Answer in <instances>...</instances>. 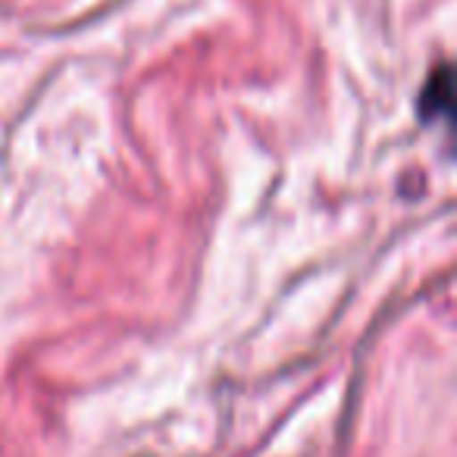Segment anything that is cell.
I'll return each mask as SVG.
<instances>
[{
	"label": "cell",
	"mask_w": 457,
	"mask_h": 457,
	"mask_svg": "<svg viewBox=\"0 0 457 457\" xmlns=\"http://www.w3.org/2000/svg\"><path fill=\"white\" fill-rule=\"evenodd\" d=\"M451 95H454V76H451V66H438L429 79H426L423 91H420V120L436 122L442 116L451 113Z\"/></svg>",
	"instance_id": "cell-1"
}]
</instances>
